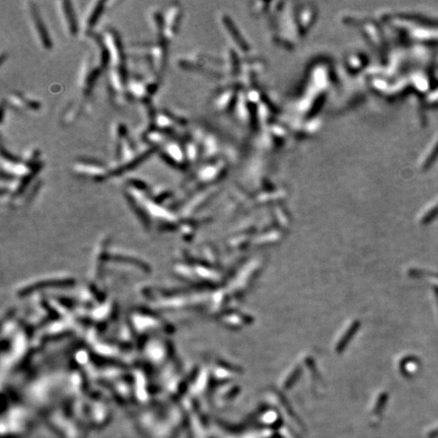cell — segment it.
Instances as JSON below:
<instances>
[{
  "mask_svg": "<svg viewBox=\"0 0 438 438\" xmlns=\"http://www.w3.org/2000/svg\"><path fill=\"white\" fill-rule=\"evenodd\" d=\"M168 42L154 41L153 43H146L137 45L138 51H142L141 56L148 68L151 76L161 78L164 75L168 64Z\"/></svg>",
  "mask_w": 438,
  "mask_h": 438,
  "instance_id": "cell-3",
  "label": "cell"
},
{
  "mask_svg": "<svg viewBox=\"0 0 438 438\" xmlns=\"http://www.w3.org/2000/svg\"><path fill=\"white\" fill-rule=\"evenodd\" d=\"M156 151H159L157 147L146 144V146L139 150L137 148L132 138L128 136L123 143L122 158L118 163L114 164L111 169V176H121L136 167L140 166L144 160L148 159Z\"/></svg>",
  "mask_w": 438,
  "mask_h": 438,
  "instance_id": "cell-1",
  "label": "cell"
},
{
  "mask_svg": "<svg viewBox=\"0 0 438 438\" xmlns=\"http://www.w3.org/2000/svg\"><path fill=\"white\" fill-rule=\"evenodd\" d=\"M85 104L86 103L82 102L80 99H78L76 101H72L70 104L67 106V108L63 112L61 123L64 126L72 125L80 117V115L85 107L84 106Z\"/></svg>",
  "mask_w": 438,
  "mask_h": 438,
  "instance_id": "cell-13",
  "label": "cell"
},
{
  "mask_svg": "<svg viewBox=\"0 0 438 438\" xmlns=\"http://www.w3.org/2000/svg\"><path fill=\"white\" fill-rule=\"evenodd\" d=\"M3 103L15 112H37L41 109V103L35 99H31L19 91H10L6 95Z\"/></svg>",
  "mask_w": 438,
  "mask_h": 438,
  "instance_id": "cell-12",
  "label": "cell"
},
{
  "mask_svg": "<svg viewBox=\"0 0 438 438\" xmlns=\"http://www.w3.org/2000/svg\"><path fill=\"white\" fill-rule=\"evenodd\" d=\"M126 187L129 190L132 191H136V192H140V193H144V194H148L150 193L151 189L149 188L148 184L141 180V179H137V178H130L126 181Z\"/></svg>",
  "mask_w": 438,
  "mask_h": 438,
  "instance_id": "cell-16",
  "label": "cell"
},
{
  "mask_svg": "<svg viewBox=\"0 0 438 438\" xmlns=\"http://www.w3.org/2000/svg\"><path fill=\"white\" fill-rule=\"evenodd\" d=\"M183 138V143L184 146H185V150H186V155H187V159L189 165H194L196 164L199 157H200V147L199 144L193 139L192 136H188L187 134L182 137Z\"/></svg>",
  "mask_w": 438,
  "mask_h": 438,
  "instance_id": "cell-15",
  "label": "cell"
},
{
  "mask_svg": "<svg viewBox=\"0 0 438 438\" xmlns=\"http://www.w3.org/2000/svg\"><path fill=\"white\" fill-rule=\"evenodd\" d=\"M172 194H173L172 191L168 190L167 188H165V187H158V188H155L154 191L151 190L148 197L152 201H154L155 203L160 204V203H163L164 201H166L167 199L171 198L173 196Z\"/></svg>",
  "mask_w": 438,
  "mask_h": 438,
  "instance_id": "cell-17",
  "label": "cell"
},
{
  "mask_svg": "<svg viewBox=\"0 0 438 438\" xmlns=\"http://www.w3.org/2000/svg\"><path fill=\"white\" fill-rule=\"evenodd\" d=\"M183 19V7L180 3H172L164 14L165 37L168 42H172L179 34Z\"/></svg>",
  "mask_w": 438,
  "mask_h": 438,
  "instance_id": "cell-11",
  "label": "cell"
},
{
  "mask_svg": "<svg viewBox=\"0 0 438 438\" xmlns=\"http://www.w3.org/2000/svg\"><path fill=\"white\" fill-rule=\"evenodd\" d=\"M24 4L28 15L29 24L32 28L35 39L37 40L42 49L50 51L53 48V42L47 28L45 26V22L38 10L37 5L32 1H26Z\"/></svg>",
  "mask_w": 438,
  "mask_h": 438,
  "instance_id": "cell-7",
  "label": "cell"
},
{
  "mask_svg": "<svg viewBox=\"0 0 438 438\" xmlns=\"http://www.w3.org/2000/svg\"><path fill=\"white\" fill-rule=\"evenodd\" d=\"M160 78L149 76L148 78L139 75H129L128 95L131 101H139L141 104L151 101V97L155 95L158 89Z\"/></svg>",
  "mask_w": 438,
  "mask_h": 438,
  "instance_id": "cell-5",
  "label": "cell"
},
{
  "mask_svg": "<svg viewBox=\"0 0 438 438\" xmlns=\"http://www.w3.org/2000/svg\"><path fill=\"white\" fill-rule=\"evenodd\" d=\"M104 69L97 59L94 51H89L83 58L78 73L77 85L80 93L79 99L86 103L93 95V91Z\"/></svg>",
  "mask_w": 438,
  "mask_h": 438,
  "instance_id": "cell-2",
  "label": "cell"
},
{
  "mask_svg": "<svg viewBox=\"0 0 438 438\" xmlns=\"http://www.w3.org/2000/svg\"><path fill=\"white\" fill-rule=\"evenodd\" d=\"M101 37L110 56L109 67L127 68L126 53L118 31L116 29L109 27L104 30Z\"/></svg>",
  "mask_w": 438,
  "mask_h": 438,
  "instance_id": "cell-8",
  "label": "cell"
},
{
  "mask_svg": "<svg viewBox=\"0 0 438 438\" xmlns=\"http://www.w3.org/2000/svg\"><path fill=\"white\" fill-rule=\"evenodd\" d=\"M55 4L64 34L69 38L76 37L80 33V25L76 17L72 3L68 1V0H59Z\"/></svg>",
  "mask_w": 438,
  "mask_h": 438,
  "instance_id": "cell-9",
  "label": "cell"
},
{
  "mask_svg": "<svg viewBox=\"0 0 438 438\" xmlns=\"http://www.w3.org/2000/svg\"><path fill=\"white\" fill-rule=\"evenodd\" d=\"M73 174L81 179H86L96 183H101L111 176V169L102 161L90 158L79 157L72 165Z\"/></svg>",
  "mask_w": 438,
  "mask_h": 438,
  "instance_id": "cell-4",
  "label": "cell"
},
{
  "mask_svg": "<svg viewBox=\"0 0 438 438\" xmlns=\"http://www.w3.org/2000/svg\"><path fill=\"white\" fill-rule=\"evenodd\" d=\"M158 152L160 158L171 168L179 171H186L188 169L189 163L185 146L183 143V138L171 139L163 147H160Z\"/></svg>",
  "mask_w": 438,
  "mask_h": 438,
  "instance_id": "cell-6",
  "label": "cell"
},
{
  "mask_svg": "<svg viewBox=\"0 0 438 438\" xmlns=\"http://www.w3.org/2000/svg\"><path fill=\"white\" fill-rule=\"evenodd\" d=\"M106 2L102 1V0H95V1H90L84 12L81 19V25L79 27L80 34H82L85 37H90L94 34V29L98 25V22L106 9Z\"/></svg>",
  "mask_w": 438,
  "mask_h": 438,
  "instance_id": "cell-10",
  "label": "cell"
},
{
  "mask_svg": "<svg viewBox=\"0 0 438 438\" xmlns=\"http://www.w3.org/2000/svg\"><path fill=\"white\" fill-rule=\"evenodd\" d=\"M150 26L156 41H167L165 37V22L164 13L155 8L150 12ZM168 42V41H167Z\"/></svg>",
  "mask_w": 438,
  "mask_h": 438,
  "instance_id": "cell-14",
  "label": "cell"
}]
</instances>
